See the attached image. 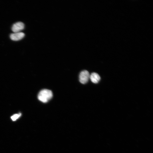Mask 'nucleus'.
I'll list each match as a JSON object with an SVG mask.
<instances>
[{"label":"nucleus","mask_w":153,"mask_h":153,"mask_svg":"<svg viewBox=\"0 0 153 153\" xmlns=\"http://www.w3.org/2000/svg\"><path fill=\"white\" fill-rule=\"evenodd\" d=\"M90 78L91 81L94 83H97L100 80V77L99 75L95 73H93L90 75Z\"/></svg>","instance_id":"obj_5"},{"label":"nucleus","mask_w":153,"mask_h":153,"mask_svg":"<svg viewBox=\"0 0 153 153\" xmlns=\"http://www.w3.org/2000/svg\"><path fill=\"white\" fill-rule=\"evenodd\" d=\"M53 94L51 91L44 89L40 92L38 94V98L40 101L46 103L50 100Z\"/></svg>","instance_id":"obj_1"},{"label":"nucleus","mask_w":153,"mask_h":153,"mask_svg":"<svg viewBox=\"0 0 153 153\" xmlns=\"http://www.w3.org/2000/svg\"><path fill=\"white\" fill-rule=\"evenodd\" d=\"M24 27V25L23 22H18L13 25L12 30L14 33L18 32L23 29Z\"/></svg>","instance_id":"obj_3"},{"label":"nucleus","mask_w":153,"mask_h":153,"mask_svg":"<svg viewBox=\"0 0 153 153\" xmlns=\"http://www.w3.org/2000/svg\"><path fill=\"white\" fill-rule=\"evenodd\" d=\"M21 115V113L14 114L11 117V118L13 121H15L19 118Z\"/></svg>","instance_id":"obj_6"},{"label":"nucleus","mask_w":153,"mask_h":153,"mask_svg":"<svg viewBox=\"0 0 153 153\" xmlns=\"http://www.w3.org/2000/svg\"><path fill=\"white\" fill-rule=\"evenodd\" d=\"M90 75L87 70H84L82 71L79 75V80L82 84L86 83L90 78Z\"/></svg>","instance_id":"obj_2"},{"label":"nucleus","mask_w":153,"mask_h":153,"mask_svg":"<svg viewBox=\"0 0 153 153\" xmlns=\"http://www.w3.org/2000/svg\"><path fill=\"white\" fill-rule=\"evenodd\" d=\"M25 36V34L22 32L12 33L10 35V39L14 41H18L22 39Z\"/></svg>","instance_id":"obj_4"}]
</instances>
